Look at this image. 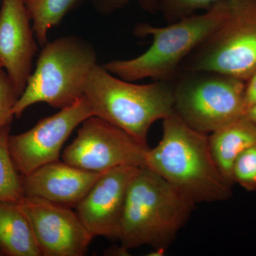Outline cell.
<instances>
[{"label": "cell", "mask_w": 256, "mask_h": 256, "mask_svg": "<svg viewBox=\"0 0 256 256\" xmlns=\"http://www.w3.org/2000/svg\"><path fill=\"white\" fill-rule=\"evenodd\" d=\"M159 144L150 148L146 168L159 174L194 204L232 196L210 152L208 136L188 126L173 111L162 120Z\"/></svg>", "instance_id": "1"}, {"label": "cell", "mask_w": 256, "mask_h": 256, "mask_svg": "<svg viewBox=\"0 0 256 256\" xmlns=\"http://www.w3.org/2000/svg\"><path fill=\"white\" fill-rule=\"evenodd\" d=\"M194 206L159 174L140 168L128 188L118 236L121 250L149 245L165 250Z\"/></svg>", "instance_id": "2"}, {"label": "cell", "mask_w": 256, "mask_h": 256, "mask_svg": "<svg viewBox=\"0 0 256 256\" xmlns=\"http://www.w3.org/2000/svg\"><path fill=\"white\" fill-rule=\"evenodd\" d=\"M84 96L94 116L124 130L148 146L152 124L174 111L171 79L138 85L118 78L98 64L88 76Z\"/></svg>", "instance_id": "3"}, {"label": "cell", "mask_w": 256, "mask_h": 256, "mask_svg": "<svg viewBox=\"0 0 256 256\" xmlns=\"http://www.w3.org/2000/svg\"><path fill=\"white\" fill-rule=\"evenodd\" d=\"M227 10L228 0H220L204 14L183 18L165 28L138 24L133 34L141 38L150 36V47L136 58L111 60L102 66L128 82L170 80L183 60L223 21Z\"/></svg>", "instance_id": "4"}, {"label": "cell", "mask_w": 256, "mask_h": 256, "mask_svg": "<svg viewBox=\"0 0 256 256\" xmlns=\"http://www.w3.org/2000/svg\"><path fill=\"white\" fill-rule=\"evenodd\" d=\"M97 60L95 48L80 37L65 36L47 42L13 108L14 117H21L37 102L60 110L73 105L84 96L88 76Z\"/></svg>", "instance_id": "5"}, {"label": "cell", "mask_w": 256, "mask_h": 256, "mask_svg": "<svg viewBox=\"0 0 256 256\" xmlns=\"http://www.w3.org/2000/svg\"><path fill=\"white\" fill-rule=\"evenodd\" d=\"M171 80L175 114L198 132L212 133L245 114V80L212 70H182Z\"/></svg>", "instance_id": "6"}, {"label": "cell", "mask_w": 256, "mask_h": 256, "mask_svg": "<svg viewBox=\"0 0 256 256\" xmlns=\"http://www.w3.org/2000/svg\"><path fill=\"white\" fill-rule=\"evenodd\" d=\"M178 70H212L246 82L256 72V0H228L223 21Z\"/></svg>", "instance_id": "7"}, {"label": "cell", "mask_w": 256, "mask_h": 256, "mask_svg": "<svg viewBox=\"0 0 256 256\" xmlns=\"http://www.w3.org/2000/svg\"><path fill=\"white\" fill-rule=\"evenodd\" d=\"M149 146L117 126L97 116L80 124L77 136L65 148L62 159L70 165L102 173L120 166H146Z\"/></svg>", "instance_id": "8"}, {"label": "cell", "mask_w": 256, "mask_h": 256, "mask_svg": "<svg viewBox=\"0 0 256 256\" xmlns=\"http://www.w3.org/2000/svg\"><path fill=\"white\" fill-rule=\"evenodd\" d=\"M92 116H94L92 108L82 96L73 105L38 121L26 132L10 134L8 148L20 174L28 175L43 165L58 160L69 136Z\"/></svg>", "instance_id": "9"}, {"label": "cell", "mask_w": 256, "mask_h": 256, "mask_svg": "<svg viewBox=\"0 0 256 256\" xmlns=\"http://www.w3.org/2000/svg\"><path fill=\"white\" fill-rule=\"evenodd\" d=\"M18 206L30 220L41 256H82L92 237L72 208L24 196Z\"/></svg>", "instance_id": "10"}, {"label": "cell", "mask_w": 256, "mask_h": 256, "mask_svg": "<svg viewBox=\"0 0 256 256\" xmlns=\"http://www.w3.org/2000/svg\"><path fill=\"white\" fill-rule=\"evenodd\" d=\"M139 168L120 166L101 173L75 207L92 238L118 239L128 188Z\"/></svg>", "instance_id": "11"}, {"label": "cell", "mask_w": 256, "mask_h": 256, "mask_svg": "<svg viewBox=\"0 0 256 256\" xmlns=\"http://www.w3.org/2000/svg\"><path fill=\"white\" fill-rule=\"evenodd\" d=\"M32 20L24 0H3L0 10V60L18 95L32 74L37 50Z\"/></svg>", "instance_id": "12"}, {"label": "cell", "mask_w": 256, "mask_h": 256, "mask_svg": "<svg viewBox=\"0 0 256 256\" xmlns=\"http://www.w3.org/2000/svg\"><path fill=\"white\" fill-rule=\"evenodd\" d=\"M100 174L56 160L22 175L24 196L75 208Z\"/></svg>", "instance_id": "13"}, {"label": "cell", "mask_w": 256, "mask_h": 256, "mask_svg": "<svg viewBox=\"0 0 256 256\" xmlns=\"http://www.w3.org/2000/svg\"><path fill=\"white\" fill-rule=\"evenodd\" d=\"M208 143L212 156L225 181L233 186L232 170L237 158L256 144V126L245 114L212 132Z\"/></svg>", "instance_id": "14"}, {"label": "cell", "mask_w": 256, "mask_h": 256, "mask_svg": "<svg viewBox=\"0 0 256 256\" xmlns=\"http://www.w3.org/2000/svg\"><path fill=\"white\" fill-rule=\"evenodd\" d=\"M0 254L41 256L31 224L18 202L0 201Z\"/></svg>", "instance_id": "15"}, {"label": "cell", "mask_w": 256, "mask_h": 256, "mask_svg": "<svg viewBox=\"0 0 256 256\" xmlns=\"http://www.w3.org/2000/svg\"><path fill=\"white\" fill-rule=\"evenodd\" d=\"M82 2L84 0H24L40 46H44L48 42L47 36L50 28L57 26Z\"/></svg>", "instance_id": "16"}, {"label": "cell", "mask_w": 256, "mask_h": 256, "mask_svg": "<svg viewBox=\"0 0 256 256\" xmlns=\"http://www.w3.org/2000/svg\"><path fill=\"white\" fill-rule=\"evenodd\" d=\"M10 130L11 124L0 131V201L18 202L24 197L22 184L8 148Z\"/></svg>", "instance_id": "17"}, {"label": "cell", "mask_w": 256, "mask_h": 256, "mask_svg": "<svg viewBox=\"0 0 256 256\" xmlns=\"http://www.w3.org/2000/svg\"><path fill=\"white\" fill-rule=\"evenodd\" d=\"M220 0H139L143 9L160 12L168 24L196 14L198 10H210Z\"/></svg>", "instance_id": "18"}, {"label": "cell", "mask_w": 256, "mask_h": 256, "mask_svg": "<svg viewBox=\"0 0 256 256\" xmlns=\"http://www.w3.org/2000/svg\"><path fill=\"white\" fill-rule=\"evenodd\" d=\"M234 184L249 192L256 191V144L242 152L232 170Z\"/></svg>", "instance_id": "19"}, {"label": "cell", "mask_w": 256, "mask_h": 256, "mask_svg": "<svg viewBox=\"0 0 256 256\" xmlns=\"http://www.w3.org/2000/svg\"><path fill=\"white\" fill-rule=\"evenodd\" d=\"M18 98L6 72L0 68V131L12 124L14 117L13 108Z\"/></svg>", "instance_id": "20"}, {"label": "cell", "mask_w": 256, "mask_h": 256, "mask_svg": "<svg viewBox=\"0 0 256 256\" xmlns=\"http://www.w3.org/2000/svg\"><path fill=\"white\" fill-rule=\"evenodd\" d=\"M131 0H92L94 8L101 14L108 15L127 6Z\"/></svg>", "instance_id": "21"}, {"label": "cell", "mask_w": 256, "mask_h": 256, "mask_svg": "<svg viewBox=\"0 0 256 256\" xmlns=\"http://www.w3.org/2000/svg\"><path fill=\"white\" fill-rule=\"evenodd\" d=\"M255 102H256V72L246 82V110Z\"/></svg>", "instance_id": "22"}, {"label": "cell", "mask_w": 256, "mask_h": 256, "mask_svg": "<svg viewBox=\"0 0 256 256\" xmlns=\"http://www.w3.org/2000/svg\"><path fill=\"white\" fill-rule=\"evenodd\" d=\"M245 114L256 126V102L246 110Z\"/></svg>", "instance_id": "23"}, {"label": "cell", "mask_w": 256, "mask_h": 256, "mask_svg": "<svg viewBox=\"0 0 256 256\" xmlns=\"http://www.w3.org/2000/svg\"><path fill=\"white\" fill-rule=\"evenodd\" d=\"M0 68H3V64L1 60H0Z\"/></svg>", "instance_id": "24"}, {"label": "cell", "mask_w": 256, "mask_h": 256, "mask_svg": "<svg viewBox=\"0 0 256 256\" xmlns=\"http://www.w3.org/2000/svg\"><path fill=\"white\" fill-rule=\"evenodd\" d=\"M0 256H1V254H0Z\"/></svg>", "instance_id": "25"}]
</instances>
